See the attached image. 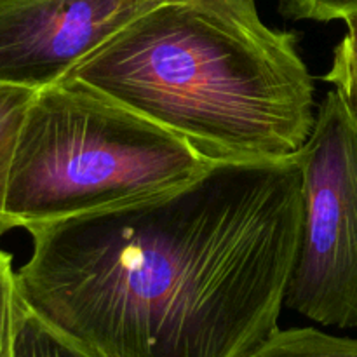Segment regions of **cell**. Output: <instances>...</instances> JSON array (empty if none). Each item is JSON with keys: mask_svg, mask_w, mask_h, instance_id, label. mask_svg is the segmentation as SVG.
Returning <instances> with one entry per match:
<instances>
[{"mask_svg": "<svg viewBox=\"0 0 357 357\" xmlns=\"http://www.w3.org/2000/svg\"><path fill=\"white\" fill-rule=\"evenodd\" d=\"M298 155L213 162L28 229V309L94 357H246L279 330L302 230Z\"/></svg>", "mask_w": 357, "mask_h": 357, "instance_id": "1", "label": "cell"}, {"mask_svg": "<svg viewBox=\"0 0 357 357\" xmlns=\"http://www.w3.org/2000/svg\"><path fill=\"white\" fill-rule=\"evenodd\" d=\"M63 80L131 108L209 162L295 157L316 122L298 35L199 3L153 7Z\"/></svg>", "mask_w": 357, "mask_h": 357, "instance_id": "2", "label": "cell"}, {"mask_svg": "<svg viewBox=\"0 0 357 357\" xmlns=\"http://www.w3.org/2000/svg\"><path fill=\"white\" fill-rule=\"evenodd\" d=\"M190 143L93 89L59 80L31 98L9 171L13 229L114 208L211 166Z\"/></svg>", "mask_w": 357, "mask_h": 357, "instance_id": "3", "label": "cell"}, {"mask_svg": "<svg viewBox=\"0 0 357 357\" xmlns=\"http://www.w3.org/2000/svg\"><path fill=\"white\" fill-rule=\"evenodd\" d=\"M302 167V230L284 305L323 326L357 328V119L328 91Z\"/></svg>", "mask_w": 357, "mask_h": 357, "instance_id": "4", "label": "cell"}, {"mask_svg": "<svg viewBox=\"0 0 357 357\" xmlns=\"http://www.w3.org/2000/svg\"><path fill=\"white\" fill-rule=\"evenodd\" d=\"M167 2L260 17L257 0H0V86L38 91L59 82L131 21Z\"/></svg>", "mask_w": 357, "mask_h": 357, "instance_id": "5", "label": "cell"}, {"mask_svg": "<svg viewBox=\"0 0 357 357\" xmlns=\"http://www.w3.org/2000/svg\"><path fill=\"white\" fill-rule=\"evenodd\" d=\"M246 357H357V338L335 337L316 328L275 330Z\"/></svg>", "mask_w": 357, "mask_h": 357, "instance_id": "6", "label": "cell"}, {"mask_svg": "<svg viewBox=\"0 0 357 357\" xmlns=\"http://www.w3.org/2000/svg\"><path fill=\"white\" fill-rule=\"evenodd\" d=\"M35 93L26 87L0 86V237L13 230L6 215L7 183L21 124Z\"/></svg>", "mask_w": 357, "mask_h": 357, "instance_id": "7", "label": "cell"}, {"mask_svg": "<svg viewBox=\"0 0 357 357\" xmlns=\"http://www.w3.org/2000/svg\"><path fill=\"white\" fill-rule=\"evenodd\" d=\"M26 314L28 305L13 268V255L0 250V357H14Z\"/></svg>", "mask_w": 357, "mask_h": 357, "instance_id": "8", "label": "cell"}, {"mask_svg": "<svg viewBox=\"0 0 357 357\" xmlns=\"http://www.w3.org/2000/svg\"><path fill=\"white\" fill-rule=\"evenodd\" d=\"M14 357H94L28 309Z\"/></svg>", "mask_w": 357, "mask_h": 357, "instance_id": "9", "label": "cell"}, {"mask_svg": "<svg viewBox=\"0 0 357 357\" xmlns=\"http://www.w3.org/2000/svg\"><path fill=\"white\" fill-rule=\"evenodd\" d=\"M344 21L347 31L335 47L333 61L323 79L333 86L357 119V13Z\"/></svg>", "mask_w": 357, "mask_h": 357, "instance_id": "10", "label": "cell"}, {"mask_svg": "<svg viewBox=\"0 0 357 357\" xmlns=\"http://www.w3.org/2000/svg\"><path fill=\"white\" fill-rule=\"evenodd\" d=\"M278 7L286 20L326 23L357 13V0H278Z\"/></svg>", "mask_w": 357, "mask_h": 357, "instance_id": "11", "label": "cell"}]
</instances>
